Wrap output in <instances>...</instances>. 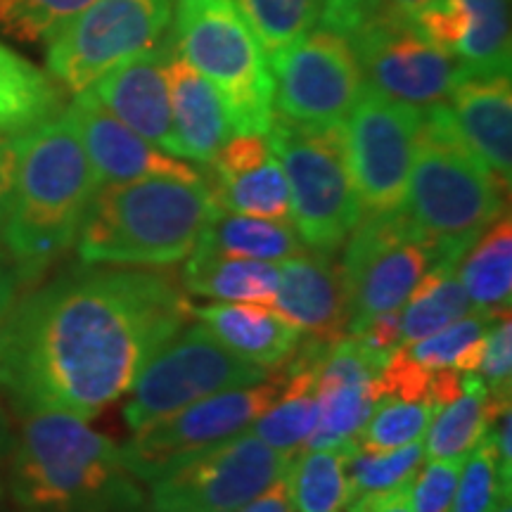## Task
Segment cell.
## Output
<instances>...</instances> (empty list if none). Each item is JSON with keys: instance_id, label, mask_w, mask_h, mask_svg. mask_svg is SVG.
Masks as SVG:
<instances>
[{"instance_id": "30bf717a", "label": "cell", "mask_w": 512, "mask_h": 512, "mask_svg": "<svg viewBox=\"0 0 512 512\" xmlns=\"http://www.w3.org/2000/svg\"><path fill=\"white\" fill-rule=\"evenodd\" d=\"M176 0H98L46 41V67L69 93L159 46L169 34Z\"/></svg>"}, {"instance_id": "7a4b0ae2", "label": "cell", "mask_w": 512, "mask_h": 512, "mask_svg": "<svg viewBox=\"0 0 512 512\" xmlns=\"http://www.w3.org/2000/svg\"><path fill=\"white\" fill-rule=\"evenodd\" d=\"M95 190L91 162L67 112L19 133L15 190L0 228L19 283H36L74 247Z\"/></svg>"}, {"instance_id": "681fc988", "label": "cell", "mask_w": 512, "mask_h": 512, "mask_svg": "<svg viewBox=\"0 0 512 512\" xmlns=\"http://www.w3.org/2000/svg\"><path fill=\"white\" fill-rule=\"evenodd\" d=\"M136 512H150V510H145V508H140V510H136Z\"/></svg>"}, {"instance_id": "2e32d148", "label": "cell", "mask_w": 512, "mask_h": 512, "mask_svg": "<svg viewBox=\"0 0 512 512\" xmlns=\"http://www.w3.org/2000/svg\"><path fill=\"white\" fill-rule=\"evenodd\" d=\"M67 117L79 133L83 150L91 162L95 183L114 185L143 181V178H176V181L204 183V174L174 155H166L131 131L124 121L95 100L91 91L74 93L64 107Z\"/></svg>"}, {"instance_id": "e575fe53", "label": "cell", "mask_w": 512, "mask_h": 512, "mask_svg": "<svg viewBox=\"0 0 512 512\" xmlns=\"http://www.w3.org/2000/svg\"><path fill=\"white\" fill-rule=\"evenodd\" d=\"M422 458V439L387 453H368L356 448L347 458V501L396 489L418 472Z\"/></svg>"}, {"instance_id": "603a6c76", "label": "cell", "mask_w": 512, "mask_h": 512, "mask_svg": "<svg viewBox=\"0 0 512 512\" xmlns=\"http://www.w3.org/2000/svg\"><path fill=\"white\" fill-rule=\"evenodd\" d=\"M188 311L190 318L200 320L204 328L230 351L266 368L268 373L283 366L302 342V332L268 306L190 302Z\"/></svg>"}, {"instance_id": "4fadbf2b", "label": "cell", "mask_w": 512, "mask_h": 512, "mask_svg": "<svg viewBox=\"0 0 512 512\" xmlns=\"http://www.w3.org/2000/svg\"><path fill=\"white\" fill-rule=\"evenodd\" d=\"M275 117L304 126L344 124L361 98V64L344 34L316 27L268 60Z\"/></svg>"}, {"instance_id": "3957f363", "label": "cell", "mask_w": 512, "mask_h": 512, "mask_svg": "<svg viewBox=\"0 0 512 512\" xmlns=\"http://www.w3.org/2000/svg\"><path fill=\"white\" fill-rule=\"evenodd\" d=\"M10 494L24 512H136L145 508L121 446L83 418L27 413L10 463Z\"/></svg>"}, {"instance_id": "83f0119b", "label": "cell", "mask_w": 512, "mask_h": 512, "mask_svg": "<svg viewBox=\"0 0 512 512\" xmlns=\"http://www.w3.org/2000/svg\"><path fill=\"white\" fill-rule=\"evenodd\" d=\"M354 441L332 448H306L287 470L292 510L339 512L347 503V458Z\"/></svg>"}, {"instance_id": "484cf974", "label": "cell", "mask_w": 512, "mask_h": 512, "mask_svg": "<svg viewBox=\"0 0 512 512\" xmlns=\"http://www.w3.org/2000/svg\"><path fill=\"white\" fill-rule=\"evenodd\" d=\"M195 252L278 264V261L306 252V247L292 223L230 214L216 207Z\"/></svg>"}, {"instance_id": "ffe728a7", "label": "cell", "mask_w": 512, "mask_h": 512, "mask_svg": "<svg viewBox=\"0 0 512 512\" xmlns=\"http://www.w3.org/2000/svg\"><path fill=\"white\" fill-rule=\"evenodd\" d=\"M280 285L273 311L302 335L335 342L347 335V297L335 256L306 252L278 261Z\"/></svg>"}, {"instance_id": "44dd1931", "label": "cell", "mask_w": 512, "mask_h": 512, "mask_svg": "<svg viewBox=\"0 0 512 512\" xmlns=\"http://www.w3.org/2000/svg\"><path fill=\"white\" fill-rule=\"evenodd\" d=\"M460 138L498 181L512 178L510 76H465L446 100Z\"/></svg>"}, {"instance_id": "5b68a950", "label": "cell", "mask_w": 512, "mask_h": 512, "mask_svg": "<svg viewBox=\"0 0 512 512\" xmlns=\"http://www.w3.org/2000/svg\"><path fill=\"white\" fill-rule=\"evenodd\" d=\"M214 211L204 183L143 178L100 185L74 245L83 264L171 266L195 252Z\"/></svg>"}, {"instance_id": "60d3db41", "label": "cell", "mask_w": 512, "mask_h": 512, "mask_svg": "<svg viewBox=\"0 0 512 512\" xmlns=\"http://www.w3.org/2000/svg\"><path fill=\"white\" fill-rule=\"evenodd\" d=\"M347 335L361 337L373 349L394 351L401 344V309L377 313L351 328Z\"/></svg>"}, {"instance_id": "bcb514c9", "label": "cell", "mask_w": 512, "mask_h": 512, "mask_svg": "<svg viewBox=\"0 0 512 512\" xmlns=\"http://www.w3.org/2000/svg\"><path fill=\"white\" fill-rule=\"evenodd\" d=\"M432 3H434V0H384V12H389V15H396L401 19H408V22H413V19L418 17L420 12Z\"/></svg>"}, {"instance_id": "9c48e42d", "label": "cell", "mask_w": 512, "mask_h": 512, "mask_svg": "<svg viewBox=\"0 0 512 512\" xmlns=\"http://www.w3.org/2000/svg\"><path fill=\"white\" fill-rule=\"evenodd\" d=\"M271 375L221 344L202 323L176 332L140 370L131 387L124 418L133 432L169 418L228 389L249 387Z\"/></svg>"}, {"instance_id": "9a60e30c", "label": "cell", "mask_w": 512, "mask_h": 512, "mask_svg": "<svg viewBox=\"0 0 512 512\" xmlns=\"http://www.w3.org/2000/svg\"><path fill=\"white\" fill-rule=\"evenodd\" d=\"M349 41L366 86L389 100L425 110L446 102L465 79L458 62L427 41L413 22L384 10L356 29Z\"/></svg>"}, {"instance_id": "5bb4252c", "label": "cell", "mask_w": 512, "mask_h": 512, "mask_svg": "<svg viewBox=\"0 0 512 512\" xmlns=\"http://www.w3.org/2000/svg\"><path fill=\"white\" fill-rule=\"evenodd\" d=\"M420 126V107L363 88L344 119L347 159L363 214L401 209Z\"/></svg>"}, {"instance_id": "f35d334b", "label": "cell", "mask_w": 512, "mask_h": 512, "mask_svg": "<svg viewBox=\"0 0 512 512\" xmlns=\"http://www.w3.org/2000/svg\"><path fill=\"white\" fill-rule=\"evenodd\" d=\"M479 380L489 394H510L512 389V325L510 313L498 316L484 337L482 361L477 366Z\"/></svg>"}, {"instance_id": "d6a6232c", "label": "cell", "mask_w": 512, "mask_h": 512, "mask_svg": "<svg viewBox=\"0 0 512 512\" xmlns=\"http://www.w3.org/2000/svg\"><path fill=\"white\" fill-rule=\"evenodd\" d=\"M268 60L318 27L323 0H235Z\"/></svg>"}, {"instance_id": "d6986e66", "label": "cell", "mask_w": 512, "mask_h": 512, "mask_svg": "<svg viewBox=\"0 0 512 512\" xmlns=\"http://www.w3.org/2000/svg\"><path fill=\"white\" fill-rule=\"evenodd\" d=\"M166 53H169V34L159 46L102 74L86 91H91L95 100H100L114 117L124 121L147 143L159 147L166 155L183 157L171 119L169 86L164 74Z\"/></svg>"}, {"instance_id": "7c38bea8", "label": "cell", "mask_w": 512, "mask_h": 512, "mask_svg": "<svg viewBox=\"0 0 512 512\" xmlns=\"http://www.w3.org/2000/svg\"><path fill=\"white\" fill-rule=\"evenodd\" d=\"M294 456L247 430L152 482V512H238L283 477Z\"/></svg>"}, {"instance_id": "4dcf8cb0", "label": "cell", "mask_w": 512, "mask_h": 512, "mask_svg": "<svg viewBox=\"0 0 512 512\" xmlns=\"http://www.w3.org/2000/svg\"><path fill=\"white\" fill-rule=\"evenodd\" d=\"M496 318L498 316L489 311L472 309L463 318H458L456 323L446 325L444 330L418 339V342L408 344L403 349L427 373L446 368L460 370V373H477L484 351V337Z\"/></svg>"}, {"instance_id": "8992f818", "label": "cell", "mask_w": 512, "mask_h": 512, "mask_svg": "<svg viewBox=\"0 0 512 512\" xmlns=\"http://www.w3.org/2000/svg\"><path fill=\"white\" fill-rule=\"evenodd\" d=\"M169 34L219 91L233 133L266 136L275 117L271 64L235 0H176Z\"/></svg>"}, {"instance_id": "d590c367", "label": "cell", "mask_w": 512, "mask_h": 512, "mask_svg": "<svg viewBox=\"0 0 512 512\" xmlns=\"http://www.w3.org/2000/svg\"><path fill=\"white\" fill-rule=\"evenodd\" d=\"M98 0H0V31L22 43L48 41Z\"/></svg>"}, {"instance_id": "e0dca14e", "label": "cell", "mask_w": 512, "mask_h": 512, "mask_svg": "<svg viewBox=\"0 0 512 512\" xmlns=\"http://www.w3.org/2000/svg\"><path fill=\"white\" fill-rule=\"evenodd\" d=\"M413 24L463 76H510V0H434Z\"/></svg>"}, {"instance_id": "6da1fadb", "label": "cell", "mask_w": 512, "mask_h": 512, "mask_svg": "<svg viewBox=\"0 0 512 512\" xmlns=\"http://www.w3.org/2000/svg\"><path fill=\"white\" fill-rule=\"evenodd\" d=\"M181 278L155 266L83 264L0 318V389L22 411L91 420L190 318Z\"/></svg>"}, {"instance_id": "d4e9b609", "label": "cell", "mask_w": 512, "mask_h": 512, "mask_svg": "<svg viewBox=\"0 0 512 512\" xmlns=\"http://www.w3.org/2000/svg\"><path fill=\"white\" fill-rule=\"evenodd\" d=\"M62 88L0 41V136H17L62 112Z\"/></svg>"}, {"instance_id": "f546056e", "label": "cell", "mask_w": 512, "mask_h": 512, "mask_svg": "<svg viewBox=\"0 0 512 512\" xmlns=\"http://www.w3.org/2000/svg\"><path fill=\"white\" fill-rule=\"evenodd\" d=\"M472 311L470 299L460 285L456 266H437L420 280L406 309H401V344L418 342L456 323L465 313Z\"/></svg>"}, {"instance_id": "f6af8a7d", "label": "cell", "mask_w": 512, "mask_h": 512, "mask_svg": "<svg viewBox=\"0 0 512 512\" xmlns=\"http://www.w3.org/2000/svg\"><path fill=\"white\" fill-rule=\"evenodd\" d=\"M17 283H19V278H17L15 268H12L8 256L0 252V318L5 316V311H8L12 302H15Z\"/></svg>"}, {"instance_id": "52a82bcc", "label": "cell", "mask_w": 512, "mask_h": 512, "mask_svg": "<svg viewBox=\"0 0 512 512\" xmlns=\"http://www.w3.org/2000/svg\"><path fill=\"white\" fill-rule=\"evenodd\" d=\"M266 143L290 188V219L309 252L335 256L363 219L344 124L304 126L273 117Z\"/></svg>"}, {"instance_id": "8fae6325", "label": "cell", "mask_w": 512, "mask_h": 512, "mask_svg": "<svg viewBox=\"0 0 512 512\" xmlns=\"http://www.w3.org/2000/svg\"><path fill=\"white\" fill-rule=\"evenodd\" d=\"M339 261L347 332L377 313L401 309L439 256L403 219L401 209L389 214H363L344 242Z\"/></svg>"}, {"instance_id": "c3c4849f", "label": "cell", "mask_w": 512, "mask_h": 512, "mask_svg": "<svg viewBox=\"0 0 512 512\" xmlns=\"http://www.w3.org/2000/svg\"><path fill=\"white\" fill-rule=\"evenodd\" d=\"M0 456H3V446H0ZM0 503H3V479H0Z\"/></svg>"}, {"instance_id": "74e56055", "label": "cell", "mask_w": 512, "mask_h": 512, "mask_svg": "<svg viewBox=\"0 0 512 512\" xmlns=\"http://www.w3.org/2000/svg\"><path fill=\"white\" fill-rule=\"evenodd\" d=\"M465 458H437L418 467L411 482L413 512H451Z\"/></svg>"}, {"instance_id": "f1b7e54d", "label": "cell", "mask_w": 512, "mask_h": 512, "mask_svg": "<svg viewBox=\"0 0 512 512\" xmlns=\"http://www.w3.org/2000/svg\"><path fill=\"white\" fill-rule=\"evenodd\" d=\"M489 389L477 373L465 375V392L437 408L422 437V448L430 460L465 458L486 432Z\"/></svg>"}, {"instance_id": "836d02e7", "label": "cell", "mask_w": 512, "mask_h": 512, "mask_svg": "<svg viewBox=\"0 0 512 512\" xmlns=\"http://www.w3.org/2000/svg\"><path fill=\"white\" fill-rule=\"evenodd\" d=\"M437 408V403L430 399L406 401L384 396L370 413L366 425L361 427V432L356 434L354 444L358 451L368 453H387L413 444L425 437Z\"/></svg>"}, {"instance_id": "ac0fdd59", "label": "cell", "mask_w": 512, "mask_h": 512, "mask_svg": "<svg viewBox=\"0 0 512 512\" xmlns=\"http://www.w3.org/2000/svg\"><path fill=\"white\" fill-rule=\"evenodd\" d=\"M202 171L216 207L254 219H290V188L266 136L235 133Z\"/></svg>"}, {"instance_id": "b9f144b4", "label": "cell", "mask_w": 512, "mask_h": 512, "mask_svg": "<svg viewBox=\"0 0 512 512\" xmlns=\"http://www.w3.org/2000/svg\"><path fill=\"white\" fill-rule=\"evenodd\" d=\"M413 477L408 479V482H403L401 486H396L392 491H384V494L351 498V501L344 503V508L339 512H413V505H411Z\"/></svg>"}, {"instance_id": "ee69618b", "label": "cell", "mask_w": 512, "mask_h": 512, "mask_svg": "<svg viewBox=\"0 0 512 512\" xmlns=\"http://www.w3.org/2000/svg\"><path fill=\"white\" fill-rule=\"evenodd\" d=\"M242 512H292V498H290V486H287V472L283 477H278L268 486L266 491H261L252 503H247Z\"/></svg>"}, {"instance_id": "cb8c5ba5", "label": "cell", "mask_w": 512, "mask_h": 512, "mask_svg": "<svg viewBox=\"0 0 512 512\" xmlns=\"http://www.w3.org/2000/svg\"><path fill=\"white\" fill-rule=\"evenodd\" d=\"M280 285L275 261L226 259L192 252L183 268V290L216 302L259 304L271 309Z\"/></svg>"}, {"instance_id": "277c9868", "label": "cell", "mask_w": 512, "mask_h": 512, "mask_svg": "<svg viewBox=\"0 0 512 512\" xmlns=\"http://www.w3.org/2000/svg\"><path fill=\"white\" fill-rule=\"evenodd\" d=\"M508 188L460 138L446 102L422 110L401 214L439 256L458 266L479 235L501 219Z\"/></svg>"}, {"instance_id": "7bdbcfd3", "label": "cell", "mask_w": 512, "mask_h": 512, "mask_svg": "<svg viewBox=\"0 0 512 512\" xmlns=\"http://www.w3.org/2000/svg\"><path fill=\"white\" fill-rule=\"evenodd\" d=\"M19 159V133L17 136H0V228L8 216L12 190H15Z\"/></svg>"}, {"instance_id": "7dc6e473", "label": "cell", "mask_w": 512, "mask_h": 512, "mask_svg": "<svg viewBox=\"0 0 512 512\" xmlns=\"http://www.w3.org/2000/svg\"><path fill=\"white\" fill-rule=\"evenodd\" d=\"M491 512H512V498H510V494H503L501 498H498L496 508L491 510Z\"/></svg>"}, {"instance_id": "7402d4cb", "label": "cell", "mask_w": 512, "mask_h": 512, "mask_svg": "<svg viewBox=\"0 0 512 512\" xmlns=\"http://www.w3.org/2000/svg\"><path fill=\"white\" fill-rule=\"evenodd\" d=\"M164 74L169 86L171 119L183 157L209 164L216 152L235 136L221 95L185 60L171 34Z\"/></svg>"}, {"instance_id": "4316f807", "label": "cell", "mask_w": 512, "mask_h": 512, "mask_svg": "<svg viewBox=\"0 0 512 512\" xmlns=\"http://www.w3.org/2000/svg\"><path fill=\"white\" fill-rule=\"evenodd\" d=\"M456 275L472 309L505 316L512 304V223L505 214L458 261Z\"/></svg>"}, {"instance_id": "1f68e13d", "label": "cell", "mask_w": 512, "mask_h": 512, "mask_svg": "<svg viewBox=\"0 0 512 512\" xmlns=\"http://www.w3.org/2000/svg\"><path fill=\"white\" fill-rule=\"evenodd\" d=\"M380 399L377 380L318 389V420L304 448H332L354 441Z\"/></svg>"}, {"instance_id": "8d00e7d4", "label": "cell", "mask_w": 512, "mask_h": 512, "mask_svg": "<svg viewBox=\"0 0 512 512\" xmlns=\"http://www.w3.org/2000/svg\"><path fill=\"white\" fill-rule=\"evenodd\" d=\"M503 494H512V491H503L494 448L484 434L460 467L451 512H491Z\"/></svg>"}, {"instance_id": "ab89813d", "label": "cell", "mask_w": 512, "mask_h": 512, "mask_svg": "<svg viewBox=\"0 0 512 512\" xmlns=\"http://www.w3.org/2000/svg\"><path fill=\"white\" fill-rule=\"evenodd\" d=\"M382 10L384 0H323L318 27L332 29L349 38Z\"/></svg>"}, {"instance_id": "ba28073f", "label": "cell", "mask_w": 512, "mask_h": 512, "mask_svg": "<svg viewBox=\"0 0 512 512\" xmlns=\"http://www.w3.org/2000/svg\"><path fill=\"white\" fill-rule=\"evenodd\" d=\"M280 373L249 387L228 389L190 403L181 411L133 432L121 446L126 470L140 482H157L223 441L247 432L283 394L287 375Z\"/></svg>"}]
</instances>
